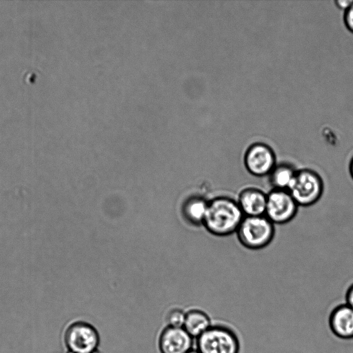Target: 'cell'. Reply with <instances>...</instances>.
Here are the masks:
<instances>
[{"label":"cell","mask_w":353,"mask_h":353,"mask_svg":"<svg viewBox=\"0 0 353 353\" xmlns=\"http://www.w3.org/2000/svg\"><path fill=\"white\" fill-rule=\"evenodd\" d=\"M243 217L236 199L221 196L208 202L203 223L212 234L225 236L236 233Z\"/></svg>","instance_id":"cell-1"},{"label":"cell","mask_w":353,"mask_h":353,"mask_svg":"<svg viewBox=\"0 0 353 353\" xmlns=\"http://www.w3.org/2000/svg\"><path fill=\"white\" fill-rule=\"evenodd\" d=\"M274 225L265 215L244 216L236 232L237 239L247 249H263L272 241Z\"/></svg>","instance_id":"cell-2"},{"label":"cell","mask_w":353,"mask_h":353,"mask_svg":"<svg viewBox=\"0 0 353 353\" xmlns=\"http://www.w3.org/2000/svg\"><path fill=\"white\" fill-rule=\"evenodd\" d=\"M240 341L229 327L212 325L195 339V349L200 353H239Z\"/></svg>","instance_id":"cell-3"},{"label":"cell","mask_w":353,"mask_h":353,"mask_svg":"<svg viewBox=\"0 0 353 353\" xmlns=\"http://www.w3.org/2000/svg\"><path fill=\"white\" fill-rule=\"evenodd\" d=\"M63 342L68 353H100V335L97 328L84 321L71 323L65 329Z\"/></svg>","instance_id":"cell-4"},{"label":"cell","mask_w":353,"mask_h":353,"mask_svg":"<svg viewBox=\"0 0 353 353\" xmlns=\"http://www.w3.org/2000/svg\"><path fill=\"white\" fill-rule=\"evenodd\" d=\"M324 183L321 175L310 168L297 170L294 179L288 190L299 206L309 207L321 198Z\"/></svg>","instance_id":"cell-5"},{"label":"cell","mask_w":353,"mask_h":353,"mask_svg":"<svg viewBox=\"0 0 353 353\" xmlns=\"http://www.w3.org/2000/svg\"><path fill=\"white\" fill-rule=\"evenodd\" d=\"M298 208L288 190L272 189L267 193L265 216L274 225L290 222L296 216Z\"/></svg>","instance_id":"cell-6"},{"label":"cell","mask_w":353,"mask_h":353,"mask_svg":"<svg viewBox=\"0 0 353 353\" xmlns=\"http://www.w3.org/2000/svg\"><path fill=\"white\" fill-rule=\"evenodd\" d=\"M246 170L256 177L268 176L276 165L273 149L265 143H254L245 150L243 157Z\"/></svg>","instance_id":"cell-7"},{"label":"cell","mask_w":353,"mask_h":353,"mask_svg":"<svg viewBox=\"0 0 353 353\" xmlns=\"http://www.w3.org/2000/svg\"><path fill=\"white\" fill-rule=\"evenodd\" d=\"M193 345L194 339L183 327L165 325L158 336L160 353H187Z\"/></svg>","instance_id":"cell-8"},{"label":"cell","mask_w":353,"mask_h":353,"mask_svg":"<svg viewBox=\"0 0 353 353\" xmlns=\"http://www.w3.org/2000/svg\"><path fill=\"white\" fill-rule=\"evenodd\" d=\"M328 325L332 333L339 339H353V309L345 303L332 309L328 317Z\"/></svg>","instance_id":"cell-9"},{"label":"cell","mask_w":353,"mask_h":353,"mask_svg":"<svg viewBox=\"0 0 353 353\" xmlns=\"http://www.w3.org/2000/svg\"><path fill=\"white\" fill-rule=\"evenodd\" d=\"M236 200L244 216L265 215L267 193L261 189L245 187L241 190Z\"/></svg>","instance_id":"cell-10"},{"label":"cell","mask_w":353,"mask_h":353,"mask_svg":"<svg viewBox=\"0 0 353 353\" xmlns=\"http://www.w3.org/2000/svg\"><path fill=\"white\" fill-rule=\"evenodd\" d=\"M212 325L209 315L202 310L192 308L185 311L183 328L196 339Z\"/></svg>","instance_id":"cell-11"},{"label":"cell","mask_w":353,"mask_h":353,"mask_svg":"<svg viewBox=\"0 0 353 353\" xmlns=\"http://www.w3.org/2000/svg\"><path fill=\"white\" fill-rule=\"evenodd\" d=\"M297 169L288 162L276 163L268 176L272 189L288 190L290 188Z\"/></svg>","instance_id":"cell-12"},{"label":"cell","mask_w":353,"mask_h":353,"mask_svg":"<svg viewBox=\"0 0 353 353\" xmlns=\"http://www.w3.org/2000/svg\"><path fill=\"white\" fill-rule=\"evenodd\" d=\"M208 202L203 199L196 198L188 202L185 207V214L190 221L203 223Z\"/></svg>","instance_id":"cell-13"},{"label":"cell","mask_w":353,"mask_h":353,"mask_svg":"<svg viewBox=\"0 0 353 353\" xmlns=\"http://www.w3.org/2000/svg\"><path fill=\"white\" fill-rule=\"evenodd\" d=\"M185 316V311L179 307H173L169 310L165 316L166 325L174 327H183Z\"/></svg>","instance_id":"cell-14"},{"label":"cell","mask_w":353,"mask_h":353,"mask_svg":"<svg viewBox=\"0 0 353 353\" xmlns=\"http://www.w3.org/2000/svg\"><path fill=\"white\" fill-rule=\"evenodd\" d=\"M343 19L347 28L353 33V3L345 11Z\"/></svg>","instance_id":"cell-15"},{"label":"cell","mask_w":353,"mask_h":353,"mask_svg":"<svg viewBox=\"0 0 353 353\" xmlns=\"http://www.w3.org/2000/svg\"><path fill=\"white\" fill-rule=\"evenodd\" d=\"M345 299V303L353 309V283L346 290Z\"/></svg>","instance_id":"cell-16"},{"label":"cell","mask_w":353,"mask_h":353,"mask_svg":"<svg viewBox=\"0 0 353 353\" xmlns=\"http://www.w3.org/2000/svg\"><path fill=\"white\" fill-rule=\"evenodd\" d=\"M353 3V0H337L335 3L340 9L345 11Z\"/></svg>","instance_id":"cell-17"},{"label":"cell","mask_w":353,"mask_h":353,"mask_svg":"<svg viewBox=\"0 0 353 353\" xmlns=\"http://www.w3.org/2000/svg\"><path fill=\"white\" fill-rule=\"evenodd\" d=\"M349 172H350L351 178L353 179V157L351 159L350 163H349Z\"/></svg>","instance_id":"cell-18"},{"label":"cell","mask_w":353,"mask_h":353,"mask_svg":"<svg viewBox=\"0 0 353 353\" xmlns=\"http://www.w3.org/2000/svg\"><path fill=\"white\" fill-rule=\"evenodd\" d=\"M187 353H200V352L195 348H193L191 350H190L189 352H188Z\"/></svg>","instance_id":"cell-19"}]
</instances>
